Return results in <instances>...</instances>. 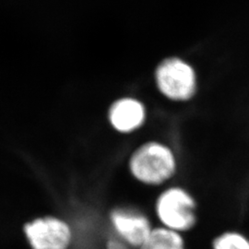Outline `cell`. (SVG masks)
<instances>
[{
	"instance_id": "cell-1",
	"label": "cell",
	"mask_w": 249,
	"mask_h": 249,
	"mask_svg": "<svg viewBox=\"0 0 249 249\" xmlns=\"http://www.w3.org/2000/svg\"><path fill=\"white\" fill-rule=\"evenodd\" d=\"M178 158L169 144L151 140L141 144L132 152L128 168L131 176L146 187H164L178 172Z\"/></svg>"
},
{
	"instance_id": "cell-2",
	"label": "cell",
	"mask_w": 249,
	"mask_h": 249,
	"mask_svg": "<svg viewBox=\"0 0 249 249\" xmlns=\"http://www.w3.org/2000/svg\"><path fill=\"white\" fill-rule=\"evenodd\" d=\"M154 214L158 225L185 234L197 223V202L186 187L168 185L156 196Z\"/></svg>"
},
{
	"instance_id": "cell-3",
	"label": "cell",
	"mask_w": 249,
	"mask_h": 249,
	"mask_svg": "<svg viewBox=\"0 0 249 249\" xmlns=\"http://www.w3.org/2000/svg\"><path fill=\"white\" fill-rule=\"evenodd\" d=\"M157 91L172 103L184 104L196 97L198 80L191 64L179 57H169L157 66L154 72Z\"/></svg>"
},
{
	"instance_id": "cell-4",
	"label": "cell",
	"mask_w": 249,
	"mask_h": 249,
	"mask_svg": "<svg viewBox=\"0 0 249 249\" xmlns=\"http://www.w3.org/2000/svg\"><path fill=\"white\" fill-rule=\"evenodd\" d=\"M33 249H69L72 232L69 224L55 217L39 218L24 227Z\"/></svg>"
},
{
	"instance_id": "cell-5",
	"label": "cell",
	"mask_w": 249,
	"mask_h": 249,
	"mask_svg": "<svg viewBox=\"0 0 249 249\" xmlns=\"http://www.w3.org/2000/svg\"><path fill=\"white\" fill-rule=\"evenodd\" d=\"M118 238L131 248L139 249L149 237L154 225L151 218L134 208H117L110 215Z\"/></svg>"
},
{
	"instance_id": "cell-6",
	"label": "cell",
	"mask_w": 249,
	"mask_h": 249,
	"mask_svg": "<svg viewBox=\"0 0 249 249\" xmlns=\"http://www.w3.org/2000/svg\"><path fill=\"white\" fill-rule=\"evenodd\" d=\"M147 116L142 101L134 97L118 99L109 110V121L120 133H132L141 129L146 123Z\"/></svg>"
},
{
	"instance_id": "cell-7",
	"label": "cell",
	"mask_w": 249,
	"mask_h": 249,
	"mask_svg": "<svg viewBox=\"0 0 249 249\" xmlns=\"http://www.w3.org/2000/svg\"><path fill=\"white\" fill-rule=\"evenodd\" d=\"M138 249H187V243L183 233L157 225Z\"/></svg>"
},
{
	"instance_id": "cell-8",
	"label": "cell",
	"mask_w": 249,
	"mask_h": 249,
	"mask_svg": "<svg viewBox=\"0 0 249 249\" xmlns=\"http://www.w3.org/2000/svg\"><path fill=\"white\" fill-rule=\"evenodd\" d=\"M212 249H249V237L235 230L223 231L214 238Z\"/></svg>"
},
{
	"instance_id": "cell-9",
	"label": "cell",
	"mask_w": 249,
	"mask_h": 249,
	"mask_svg": "<svg viewBox=\"0 0 249 249\" xmlns=\"http://www.w3.org/2000/svg\"><path fill=\"white\" fill-rule=\"evenodd\" d=\"M128 248L129 247L120 238L112 239L107 244V249H128Z\"/></svg>"
}]
</instances>
